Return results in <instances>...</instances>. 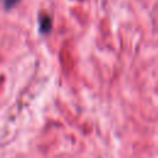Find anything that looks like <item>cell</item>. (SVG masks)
Masks as SVG:
<instances>
[{
  "mask_svg": "<svg viewBox=\"0 0 158 158\" xmlns=\"http://www.w3.org/2000/svg\"><path fill=\"white\" fill-rule=\"evenodd\" d=\"M49 28H51V20H49V17L44 16L42 19V21H41V30L43 32H48Z\"/></svg>",
  "mask_w": 158,
  "mask_h": 158,
  "instance_id": "6da1fadb",
  "label": "cell"
},
{
  "mask_svg": "<svg viewBox=\"0 0 158 158\" xmlns=\"http://www.w3.org/2000/svg\"><path fill=\"white\" fill-rule=\"evenodd\" d=\"M20 0H5V6L6 7H11V6H14L16 2H19Z\"/></svg>",
  "mask_w": 158,
  "mask_h": 158,
  "instance_id": "7a4b0ae2",
  "label": "cell"
}]
</instances>
